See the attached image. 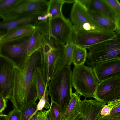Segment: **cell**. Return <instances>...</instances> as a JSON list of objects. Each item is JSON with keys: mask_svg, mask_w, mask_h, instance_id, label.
Instances as JSON below:
<instances>
[{"mask_svg": "<svg viewBox=\"0 0 120 120\" xmlns=\"http://www.w3.org/2000/svg\"><path fill=\"white\" fill-rule=\"evenodd\" d=\"M41 50L27 56L22 67H15L12 93L9 100L14 109L22 112L30 102L38 99L35 80L36 68L40 66Z\"/></svg>", "mask_w": 120, "mask_h": 120, "instance_id": "6da1fadb", "label": "cell"}, {"mask_svg": "<svg viewBox=\"0 0 120 120\" xmlns=\"http://www.w3.org/2000/svg\"><path fill=\"white\" fill-rule=\"evenodd\" d=\"M43 36L41 49L40 66L48 87L51 79L65 65L64 52L65 44Z\"/></svg>", "mask_w": 120, "mask_h": 120, "instance_id": "7a4b0ae2", "label": "cell"}, {"mask_svg": "<svg viewBox=\"0 0 120 120\" xmlns=\"http://www.w3.org/2000/svg\"><path fill=\"white\" fill-rule=\"evenodd\" d=\"M72 72L70 66L65 65L51 79L48 86V93L51 101L60 106L62 115L70 102L73 93Z\"/></svg>", "mask_w": 120, "mask_h": 120, "instance_id": "3957f363", "label": "cell"}, {"mask_svg": "<svg viewBox=\"0 0 120 120\" xmlns=\"http://www.w3.org/2000/svg\"><path fill=\"white\" fill-rule=\"evenodd\" d=\"M35 26L36 29L43 35L64 44L73 32L71 21L63 15L38 22Z\"/></svg>", "mask_w": 120, "mask_h": 120, "instance_id": "277c9868", "label": "cell"}, {"mask_svg": "<svg viewBox=\"0 0 120 120\" xmlns=\"http://www.w3.org/2000/svg\"><path fill=\"white\" fill-rule=\"evenodd\" d=\"M72 86L79 95L94 98L99 83L92 68L84 64L75 66L72 75Z\"/></svg>", "mask_w": 120, "mask_h": 120, "instance_id": "5b68a950", "label": "cell"}, {"mask_svg": "<svg viewBox=\"0 0 120 120\" xmlns=\"http://www.w3.org/2000/svg\"><path fill=\"white\" fill-rule=\"evenodd\" d=\"M87 64L92 68L98 64L114 58L120 54V35L96 44L88 49Z\"/></svg>", "mask_w": 120, "mask_h": 120, "instance_id": "8992f818", "label": "cell"}, {"mask_svg": "<svg viewBox=\"0 0 120 120\" xmlns=\"http://www.w3.org/2000/svg\"><path fill=\"white\" fill-rule=\"evenodd\" d=\"M30 37L0 42V56L9 60L15 68L20 69L27 56L26 49Z\"/></svg>", "mask_w": 120, "mask_h": 120, "instance_id": "52a82bcc", "label": "cell"}, {"mask_svg": "<svg viewBox=\"0 0 120 120\" xmlns=\"http://www.w3.org/2000/svg\"><path fill=\"white\" fill-rule=\"evenodd\" d=\"M48 9V2L45 0H20L11 9L0 14V18L9 20L27 15L45 14Z\"/></svg>", "mask_w": 120, "mask_h": 120, "instance_id": "ba28073f", "label": "cell"}, {"mask_svg": "<svg viewBox=\"0 0 120 120\" xmlns=\"http://www.w3.org/2000/svg\"><path fill=\"white\" fill-rule=\"evenodd\" d=\"M70 16L73 32L79 30H104L92 18L88 13L87 10L76 0L73 5Z\"/></svg>", "mask_w": 120, "mask_h": 120, "instance_id": "9c48e42d", "label": "cell"}, {"mask_svg": "<svg viewBox=\"0 0 120 120\" xmlns=\"http://www.w3.org/2000/svg\"><path fill=\"white\" fill-rule=\"evenodd\" d=\"M74 32L75 35L76 45L86 49L100 42L113 38L116 36L114 32L105 30H79Z\"/></svg>", "mask_w": 120, "mask_h": 120, "instance_id": "30bf717a", "label": "cell"}, {"mask_svg": "<svg viewBox=\"0 0 120 120\" xmlns=\"http://www.w3.org/2000/svg\"><path fill=\"white\" fill-rule=\"evenodd\" d=\"M15 67L9 60L0 56V93L6 100L9 99L11 95Z\"/></svg>", "mask_w": 120, "mask_h": 120, "instance_id": "8fae6325", "label": "cell"}, {"mask_svg": "<svg viewBox=\"0 0 120 120\" xmlns=\"http://www.w3.org/2000/svg\"><path fill=\"white\" fill-rule=\"evenodd\" d=\"M92 68L99 82L120 76V57L100 63Z\"/></svg>", "mask_w": 120, "mask_h": 120, "instance_id": "7c38bea8", "label": "cell"}, {"mask_svg": "<svg viewBox=\"0 0 120 120\" xmlns=\"http://www.w3.org/2000/svg\"><path fill=\"white\" fill-rule=\"evenodd\" d=\"M106 104L95 99L81 101L79 111L75 120H97Z\"/></svg>", "mask_w": 120, "mask_h": 120, "instance_id": "4fadbf2b", "label": "cell"}, {"mask_svg": "<svg viewBox=\"0 0 120 120\" xmlns=\"http://www.w3.org/2000/svg\"><path fill=\"white\" fill-rule=\"evenodd\" d=\"M119 86H120V76L99 82L96 89L94 98L97 101L105 103L107 97Z\"/></svg>", "mask_w": 120, "mask_h": 120, "instance_id": "5bb4252c", "label": "cell"}, {"mask_svg": "<svg viewBox=\"0 0 120 120\" xmlns=\"http://www.w3.org/2000/svg\"><path fill=\"white\" fill-rule=\"evenodd\" d=\"M45 14H33L24 15L12 19L3 20L0 22V30L7 31L24 25L35 26L38 22V16Z\"/></svg>", "mask_w": 120, "mask_h": 120, "instance_id": "9a60e30c", "label": "cell"}, {"mask_svg": "<svg viewBox=\"0 0 120 120\" xmlns=\"http://www.w3.org/2000/svg\"><path fill=\"white\" fill-rule=\"evenodd\" d=\"M35 29V26L30 25H24L17 27L6 31L0 38V42L30 37Z\"/></svg>", "mask_w": 120, "mask_h": 120, "instance_id": "2e32d148", "label": "cell"}, {"mask_svg": "<svg viewBox=\"0 0 120 120\" xmlns=\"http://www.w3.org/2000/svg\"><path fill=\"white\" fill-rule=\"evenodd\" d=\"M76 92L73 93L70 102L62 115L61 120H75L79 111L80 95Z\"/></svg>", "mask_w": 120, "mask_h": 120, "instance_id": "e0dca14e", "label": "cell"}, {"mask_svg": "<svg viewBox=\"0 0 120 120\" xmlns=\"http://www.w3.org/2000/svg\"><path fill=\"white\" fill-rule=\"evenodd\" d=\"M87 11L94 20L105 30L114 32L115 23L104 14L97 11L88 10Z\"/></svg>", "mask_w": 120, "mask_h": 120, "instance_id": "ac0fdd59", "label": "cell"}, {"mask_svg": "<svg viewBox=\"0 0 120 120\" xmlns=\"http://www.w3.org/2000/svg\"><path fill=\"white\" fill-rule=\"evenodd\" d=\"M89 10L100 12L109 18L115 23L119 13L113 9L105 0H92L91 5Z\"/></svg>", "mask_w": 120, "mask_h": 120, "instance_id": "d6986e66", "label": "cell"}, {"mask_svg": "<svg viewBox=\"0 0 120 120\" xmlns=\"http://www.w3.org/2000/svg\"><path fill=\"white\" fill-rule=\"evenodd\" d=\"M44 42L43 36L36 29L28 39L26 49V55L29 56L35 52L41 49Z\"/></svg>", "mask_w": 120, "mask_h": 120, "instance_id": "ffe728a7", "label": "cell"}, {"mask_svg": "<svg viewBox=\"0 0 120 120\" xmlns=\"http://www.w3.org/2000/svg\"><path fill=\"white\" fill-rule=\"evenodd\" d=\"M76 45L75 35L73 32L65 46L64 56L65 65L70 66L72 63L74 51Z\"/></svg>", "mask_w": 120, "mask_h": 120, "instance_id": "44dd1931", "label": "cell"}, {"mask_svg": "<svg viewBox=\"0 0 120 120\" xmlns=\"http://www.w3.org/2000/svg\"><path fill=\"white\" fill-rule=\"evenodd\" d=\"M35 80L37 97L39 100L44 94L46 87L47 86L45 81L40 66L36 68Z\"/></svg>", "mask_w": 120, "mask_h": 120, "instance_id": "7402d4cb", "label": "cell"}, {"mask_svg": "<svg viewBox=\"0 0 120 120\" xmlns=\"http://www.w3.org/2000/svg\"><path fill=\"white\" fill-rule=\"evenodd\" d=\"M64 3L63 0H51L48 2V9L47 13L48 18L63 15L62 8Z\"/></svg>", "mask_w": 120, "mask_h": 120, "instance_id": "603a6c76", "label": "cell"}, {"mask_svg": "<svg viewBox=\"0 0 120 120\" xmlns=\"http://www.w3.org/2000/svg\"><path fill=\"white\" fill-rule=\"evenodd\" d=\"M87 58L86 49L76 45L74 50L72 59V62L75 66L84 64Z\"/></svg>", "mask_w": 120, "mask_h": 120, "instance_id": "cb8c5ba5", "label": "cell"}, {"mask_svg": "<svg viewBox=\"0 0 120 120\" xmlns=\"http://www.w3.org/2000/svg\"><path fill=\"white\" fill-rule=\"evenodd\" d=\"M37 104L35 102H30L28 103L21 112V120H28L33 115L35 114L37 109Z\"/></svg>", "mask_w": 120, "mask_h": 120, "instance_id": "d4e9b609", "label": "cell"}, {"mask_svg": "<svg viewBox=\"0 0 120 120\" xmlns=\"http://www.w3.org/2000/svg\"><path fill=\"white\" fill-rule=\"evenodd\" d=\"M20 0H0V14L13 8Z\"/></svg>", "mask_w": 120, "mask_h": 120, "instance_id": "484cf974", "label": "cell"}, {"mask_svg": "<svg viewBox=\"0 0 120 120\" xmlns=\"http://www.w3.org/2000/svg\"><path fill=\"white\" fill-rule=\"evenodd\" d=\"M55 120H61L62 116V111L60 106L56 103L51 101L49 109Z\"/></svg>", "mask_w": 120, "mask_h": 120, "instance_id": "4316f807", "label": "cell"}, {"mask_svg": "<svg viewBox=\"0 0 120 120\" xmlns=\"http://www.w3.org/2000/svg\"><path fill=\"white\" fill-rule=\"evenodd\" d=\"M120 98V86L116 88L107 97L105 103Z\"/></svg>", "mask_w": 120, "mask_h": 120, "instance_id": "83f0119b", "label": "cell"}, {"mask_svg": "<svg viewBox=\"0 0 120 120\" xmlns=\"http://www.w3.org/2000/svg\"><path fill=\"white\" fill-rule=\"evenodd\" d=\"M21 111L14 109L7 115V120H21Z\"/></svg>", "mask_w": 120, "mask_h": 120, "instance_id": "f1b7e54d", "label": "cell"}, {"mask_svg": "<svg viewBox=\"0 0 120 120\" xmlns=\"http://www.w3.org/2000/svg\"><path fill=\"white\" fill-rule=\"evenodd\" d=\"M97 120H120V112L105 116L100 114Z\"/></svg>", "mask_w": 120, "mask_h": 120, "instance_id": "f546056e", "label": "cell"}, {"mask_svg": "<svg viewBox=\"0 0 120 120\" xmlns=\"http://www.w3.org/2000/svg\"><path fill=\"white\" fill-rule=\"evenodd\" d=\"M105 1L116 11L120 13V4L118 0H105Z\"/></svg>", "mask_w": 120, "mask_h": 120, "instance_id": "4dcf8cb0", "label": "cell"}, {"mask_svg": "<svg viewBox=\"0 0 120 120\" xmlns=\"http://www.w3.org/2000/svg\"><path fill=\"white\" fill-rule=\"evenodd\" d=\"M76 1L87 10L90 9L92 0H76Z\"/></svg>", "mask_w": 120, "mask_h": 120, "instance_id": "1f68e13d", "label": "cell"}, {"mask_svg": "<svg viewBox=\"0 0 120 120\" xmlns=\"http://www.w3.org/2000/svg\"><path fill=\"white\" fill-rule=\"evenodd\" d=\"M47 110H43L38 111L36 113L37 120H45Z\"/></svg>", "mask_w": 120, "mask_h": 120, "instance_id": "d6a6232c", "label": "cell"}, {"mask_svg": "<svg viewBox=\"0 0 120 120\" xmlns=\"http://www.w3.org/2000/svg\"><path fill=\"white\" fill-rule=\"evenodd\" d=\"M111 109L107 105H105L102 109L100 115L102 116H105L109 115Z\"/></svg>", "mask_w": 120, "mask_h": 120, "instance_id": "836d02e7", "label": "cell"}, {"mask_svg": "<svg viewBox=\"0 0 120 120\" xmlns=\"http://www.w3.org/2000/svg\"><path fill=\"white\" fill-rule=\"evenodd\" d=\"M8 101L3 98H0V113L2 112L6 108Z\"/></svg>", "mask_w": 120, "mask_h": 120, "instance_id": "e575fe53", "label": "cell"}, {"mask_svg": "<svg viewBox=\"0 0 120 120\" xmlns=\"http://www.w3.org/2000/svg\"><path fill=\"white\" fill-rule=\"evenodd\" d=\"M120 14L117 16L116 19L115 24L116 25V34L120 35Z\"/></svg>", "mask_w": 120, "mask_h": 120, "instance_id": "d590c367", "label": "cell"}, {"mask_svg": "<svg viewBox=\"0 0 120 120\" xmlns=\"http://www.w3.org/2000/svg\"><path fill=\"white\" fill-rule=\"evenodd\" d=\"M120 112V105H118L112 109L109 115L114 114Z\"/></svg>", "mask_w": 120, "mask_h": 120, "instance_id": "8d00e7d4", "label": "cell"}, {"mask_svg": "<svg viewBox=\"0 0 120 120\" xmlns=\"http://www.w3.org/2000/svg\"><path fill=\"white\" fill-rule=\"evenodd\" d=\"M45 120H55L52 116L49 110H47Z\"/></svg>", "mask_w": 120, "mask_h": 120, "instance_id": "74e56055", "label": "cell"}, {"mask_svg": "<svg viewBox=\"0 0 120 120\" xmlns=\"http://www.w3.org/2000/svg\"><path fill=\"white\" fill-rule=\"evenodd\" d=\"M48 18V15L47 13L43 15H40L38 16V21H41L46 20Z\"/></svg>", "mask_w": 120, "mask_h": 120, "instance_id": "f35d334b", "label": "cell"}, {"mask_svg": "<svg viewBox=\"0 0 120 120\" xmlns=\"http://www.w3.org/2000/svg\"><path fill=\"white\" fill-rule=\"evenodd\" d=\"M7 115L3 114H0V120H7Z\"/></svg>", "mask_w": 120, "mask_h": 120, "instance_id": "ab89813d", "label": "cell"}, {"mask_svg": "<svg viewBox=\"0 0 120 120\" xmlns=\"http://www.w3.org/2000/svg\"><path fill=\"white\" fill-rule=\"evenodd\" d=\"M28 120H37L36 113L33 115L29 118Z\"/></svg>", "mask_w": 120, "mask_h": 120, "instance_id": "60d3db41", "label": "cell"}, {"mask_svg": "<svg viewBox=\"0 0 120 120\" xmlns=\"http://www.w3.org/2000/svg\"><path fill=\"white\" fill-rule=\"evenodd\" d=\"M65 3H74L76 1V0H63Z\"/></svg>", "mask_w": 120, "mask_h": 120, "instance_id": "b9f144b4", "label": "cell"}, {"mask_svg": "<svg viewBox=\"0 0 120 120\" xmlns=\"http://www.w3.org/2000/svg\"><path fill=\"white\" fill-rule=\"evenodd\" d=\"M6 31L0 30V38L3 36L6 33Z\"/></svg>", "mask_w": 120, "mask_h": 120, "instance_id": "7bdbcfd3", "label": "cell"}, {"mask_svg": "<svg viewBox=\"0 0 120 120\" xmlns=\"http://www.w3.org/2000/svg\"><path fill=\"white\" fill-rule=\"evenodd\" d=\"M3 98L0 93V98Z\"/></svg>", "mask_w": 120, "mask_h": 120, "instance_id": "ee69618b", "label": "cell"}, {"mask_svg": "<svg viewBox=\"0 0 120 120\" xmlns=\"http://www.w3.org/2000/svg\"></svg>", "mask_w": 120, "mask_h": 120, "instance_id": "f6af8a7d", "label": "cell"}]
</instances>
